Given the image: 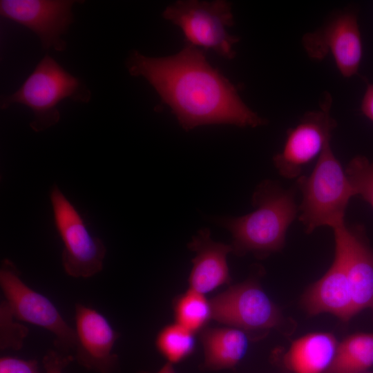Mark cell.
Masks as SVG:
<instances>
[{
  "mask_svg": "<svg viewBox=\"0 0 373 373\" xmlns=\"http://www.w3.org/2000/svg\"><path fill=\"white\" fill-rule=\"evenodd\" d=\"M126 66L131 75L147 80L185 131L211 124L255 128L267 123L196 46L186 43L179 52L164 57L133 50Z\"/></svg>",
  "mask_w": 373,
  "mask_h": 373,
  "instance_id": "1",
  "label": "cell"
},
{
  "mask_svg": "<svg viewBox=\"0 0 373 373\" xmlns=\"http://www.w3.org/2000/svg\"><path fill=\"white\" fill-rule=\"evenodd\" d=\"M254 210L240 217H217L213 221L232 235L231 244L237 255L252 253L264 258L285 246L287 230L298 216L295 190L267 180L252 195Z\"/></svg>",
  "mask_w": 373,
  "mask_h": 373,
  "instance_id": "2",
  "label": "cell"
},
{
  "mask_svg": "<svg viewBox=\"0 0 373 373\" xmlns=\"http://www.w3.org/2000/svg\"><path fill=\"white\" fill-rule=\"evenodd\" d=\"M296 180L302 195L298 218L307 233L321 227L334 229L345 223L347 205L355 195L345 170L334 153L331 140L311 173Z\"/></svg>",
  "mask_w": 373,
  "mask_h": 373,
  "instance_id": "3",
  "label": "cell"
},
{
  "mask_svg": "<svg viewBox=\"0 0 373 373\" xmlns=\"http://www.w3.org/2000/svg\"><path fill=\"white\" fill-rule=\"evenodd\" d=\"M90 97V90L79 79L47 55L17 91L2 97L1 108L4 109L13 104L29 107L34 113L30 126L39 132L59 121L57 106L63 99L70 98L86 103Z\"/></svg>",
  "mask_w": 373,
  "mask_h": 373,
  "instance_id": "4",
  "label": "cell"
},
{
  "mask_svg": "<svg viewBox=\"0 0 373 373\" xmlns=\"http://www.w3.org/2000/svg\"><path fill=\"white\" fill-rule=\"evenodd\" d=\"M162 16L182 30L186 43L227 59L235 57L233 46L239 38L227 31L234 23L229 1L179 0L169 5Z\"/></svg>",
  "mask_w": 373,
  "mask_h": 373,
  "instance_id": "5",
  "label": "cell"
},
{
  "mask_svg": "<svg viewBox=\"0 0 373 373\" xmlns=\"http://www.w3.org/2000/svg\"><path fill=\"white\" fill-rule=\"evenodd\" d=\"M0 286L14 316L41 327L55 336V345L59 352L68 354L74 350L77 337L74 328L64 319L55 305L45 296L28 286L19 271L9 259L2 260Z\"/></svg>",
  "mask_w": 373,
  "mask_h": 373,
  "instance_id": "6",
  "label": "cell"
},
{
  "mask_svg": "<svg viewBox=\"0 0 373 373\" xmlns=\"http://www.w3.org/2000/svg\"><path fill=\"white\" fill-rule=\"evenodd\" d=\"M54 220L64 249L61 262L65 272L73 278H90L103 269L106 248L88 231L82 216L55 185L50 192Z\"/></svg>",
  "mask_w": 373,
  "mask_h": 373,
  "instance_id": "7",
  "label": "cell"
},
{
  "mask_svg": "<svg viewBox=\"0 0 373 373\" xmlns=\"http://www.w3.org/2000/svg\"><path fill=\"white\" fill-rule=\"evenodd\" d=\"M321 110L305 113L300 122L287 131L281 151L273 157L279 174L287 179H298L305 166L321 154L331 140L336 123L331 115L332 97L325 93Z\"/></svg>",
  "mask_w": 373,
  "mask_h": 373,
  "instance_id": "8",
  "label": "cell"
},
{
  "mask_svg": "<svg viewBox=\"0 0 373 373\" xmlns=\"http://www.w3.org/2000/svg\"><path fill=\"white\" fill-rule=\"evenodd\" d=\"M210 301L213 320L244 331L275 328L283 321L278 307L254 279L231 286Z\"/></svg>",
  "mask_w": 373,
  "mask_h": 373,
  "instance_id": "9",
  "label": "cell"
},
{
  "mask_svg": "<svg viewBox=\"0 0 373 373\" xmlns=\"http://www.w3.org/2000/svg\"><path fill=\"white\" fill-rule=\"evenodd\" d=\"M302 43L311 59L322 60L331 55L343 77L350 78L358 73L363 44L354 12L336 14L319 29L304 35Z\"/></svg>",
  "mask_w": 373,
  "mask_h": 373,
  "instance_id": "10",
  "label": "cell"
},
{
  "mask_svg": "<svg viewBox=\"0 0 373 373\" xmlns=\"http://www.w3.org/2000/svg\"><path fill=\"white\" fill-rule=\"evenodd\" d=\"M75 360L97 373H117V356L113 347L119 334L97 310L76 303L75 307Z\"/></svg>",
  "mask_w": 373,
  "mask_h": 373,
  "instance_id": "11",
  "label": "cell"
},
{
  "mask_svg": "<svg viewBox=\"0 0 373 373\" xmlns=\"http://www.w3.org/2000/svg\"><path fill=\"white\" fill-rule=\"evenodd\" d=\"M74 1L1 0V15L33 31L42 47L63 51L61 39L73 21L71 8Z\"/></svg>",
  "mask_w": 373,
  "mask_h": 373,
  "instance_id": "12",
  "label": "cell"
},
{
  "mask_svg": "<svg viewBox=\"0 0 373 373\" xmlns=\"http://www.w3.org/2000/svg\"><path fill=\"white\" fill-rule=\"evenodd\" d=\"M336 258L347 278L356 313L373 309V251L356 228L345 223L334 229Z\"/></svg>",
  "mask_w": 373,
  "mask_h": 373,
  "instance_id": "13",
  "label": "cell"
},
{
  "mask_svg": "<svg viewBox=\"0 0 373 373\" xmlns=\"http://www.w3.org/2000/svg\"><path fill=\"white\" fill-rule=\"evenodd\" d=\"M188 248L195 254L189 276V289L205 295L229 283L227 257L233 252L231 245L213 240L209 229L202 228L192 237Z\"/></svg>",
  "mask_w": 373,
  "mask_h": 373,
  "instance_id": "14",
  "label": "cell"
},
{
  "mask_svg": "<svg viewBox=\"0 0 373 373\" xmlns=\"http://www.w3.org/2000/svg\"><path fill=\"white\" fill-rule=\"evenodd\" d=\"M301 303L312 316L329 313L347 321L356 314L347 278L336 258L325 274L305 291Z\"/></svg>",
  "mask_w": 373,
  "mask_h": 373,
  "instance_id": "15",
  "label": "cell"
},
{
  "mask_svg": "<svg viewBox=\"0 0 373 373\" xmlns=\"http://www.w3.org/2000/svg\"><path fill=\"white\" fill-rule=\"evenodd\" d=\"M338 345L331 333L307 334L293 341L283 356V365L292 373H327Z\"/></svg>",
  "mask_w": 373,
  "mask_h": 373,
  "instance_id": "16",
  "label": "cell"
},
{
  "mask_svg": "<svg viewBox=\"0 0 373 373\" xmlns=\"http://www.w3.org/2000/svg\"><path fill=\"white\" fill-rule=\"evenodd\" d=\"M204 367L211 370L230 369L245 356L249 347L246 332L236 327H209L202 331Z\"/></svg>",
  "mask_w": 373,
  "mask_h": 373,
  "instance_id": "17",
  "label": "cell"
},
{
  "mask_svg": "<svg viewBox=\"0 0 373 373\" xmlns=\"http://www.w3.org/2000/svg\"><path fill=\"white\" fill-rule=\"evenodd\" d=\"M373 366V333H358L338 343L327 373H364Z\"/></svg>",
  "mask_w": 373,
  "mask_h": 373,
  "instance_id": "18",
  "label": "cell"
},
{
  "mask_svg": "<svg viewBox=\"0 0 373 373\" xmlns=\"http://www.w3.org/2000/svg\"><path fill=\"white\" fill-rule=\"evenodd\" d=\"M173 309L175 323L195 334L205 329L212 319L210 300L191 289L174 300Z\"/></svg>",
  "mask_w": 373,
  "mask_h": 373,
  "instance_id": "19",
  "label": "cell"
},
{
  "mask_svg": "<svg viewBox=\"0 0 373 373\" xmlns=\"http://www.w3.org/2000/svg\"><path fill=\"white\" fill-rule=\"evenodd\" d=\"M195 333L174 323L158 333L155 345L167 363L175 364L190 356L195 349Z\"/></svg>",
  "mask_w": 373,
  "mask_h": 373,
  "instance_id": "20",
  "label": "cell"
},
{
  "mask_svg": "<svg viewBox=\"0 0 373 373\" xmlns=\"http://www.w3.org/2000/svg\"><path fill=\"white\" fill-rule=\"evenodd\" d=\"M345 170L354 195L361 197L373 208V160L363 155L355 156Z\"/></svg>",
  "mask_w": 373,
  "mask_h": 373,
  "instance_id": "21",
  "label": "cell"
},
{
  "mask_svg": "<svg viewBox=\"0 0 373 373\" xmlns=\"http://www.w3.org/2000/svg\"><path fill=\"white\" fill-rule=\"evenodd\" d=\"M29 333L28 328L14 316L5 300L0 304V348L19 350Z\"/></svg>",
  "mask_w": 373,
  "mask_h": 373,
  "instance_id": "22",
  "label": "cell"
},
{
  "mask_svg": "<svg viewBox=\"0 0 373 373\" xmlns=\"http://www.w3.org/2000/svg\"><path fill=\"white\" fill-rule=\"evenodd\" d=\"M0 373H40L38 361L16 356H3L0 358Z\"/></svg>",
  "mask_w": 373,
  "mask_h": 373,
  "instance_id": "23",
  "label": "cell"
},
{
  "mask_svg": "<svg viewBox=\"0 0 373 373\" xmlns=\"http://www.w3.org/2000/svg\"><path fill=\"white\" fill-rule=\"evenodd\" d=\"M74 360L71 354L50 350L44 356L42 365L45 373H64V369Z\"/></svg>",
  "mask_w": 373,
  "mask_h": 373,
  "instance_id": "24",
  "label": "cell"
},
{
  "mask_svg": "<svg viewBox=\"0 0 373 373\" xmlns=\"http://www.w3.org/2000/svg\"><path fill=\"white\" fill-rule=\"evenodd\" d=\"M361 110L363 114L373 122V84L367 85L363 97Z\"/></svg>",
  "mask_w": 373,
  "mask_h": 373,
  "instance_id": "25",
  "label": "cell"
},
{
  "mask_svg": "<svg viewBox=\"0 0 373 373\" xmlns=\"http://www.w3.org/2000/svg\"><path fill=\"white\" fill-rule=\"evenodd\" d=\"M156 373H176L173 365L166 363Z\"/></svg>",
  "mask_w": 373,
  "mask_h": 373,
  "instance_id": "26",
  "label": "cell"
},
{
  "mask_svg": "<svg viewBox=\"0 0 373 373\" xmlns=\"http://www.w3.org/2000/svg\"><path fill=\"white\" fill-rule=\"evenodd\" d=\"M364 373H367V372H364Z\"/></svg>",
  "mask_w": 373,
  "mask_h": 373,
  "instance_id": "27",
  "label": "cell"
}]
</instances>
